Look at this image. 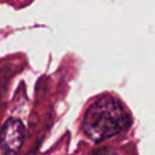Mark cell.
<instances>
[{
	"mask_svg": "<svg viewBox=\"0 0 155 155\" xmlns=\"http://www.w3.org/2000/svg\"><path fill=\"white\" fill-rule=\"evenodd\" d=\"M130 125V117L120 101L111 96H101L86 110L82 132L92 142L99 143L116 136Z\"/></svg>",
	"mask_w": 155,
	"mask_h": 155,
	"instance_id": "cell-1",
	"label": "cell"
},
{
	"mask_svg": "<svg viewBox=\"0 0 155 155\" xmlns=\"http://www.w3.org/2000/svg\"><path fill=\"white\" fill-rule=\"evenodd\" d=\"M24 125L21 120L10 117L6 120L0 133V145L2 155H16L24 142Z\"/></svg>",
	"mask_w": 155,
	"mask_h": 155,
	"instance_id": "cell-2",
	"label": "cell"
},
{
	"mask_svg": "<svg viewBox=\"0 0 155 155\" xmlns=\"http://www.w3.org/2000/svg\"><path fill=\"white\" fill-rule=\"evenodd\" d=\"M88 155H117V153L113 148L103 147V148H98V149L92 150Z\"/></svg>",
	"mask_w": 155,
	"mask_h": 155,
	"instance_id": "cell-3",
	"label": "cell"
}]
</instances>
